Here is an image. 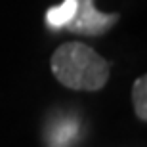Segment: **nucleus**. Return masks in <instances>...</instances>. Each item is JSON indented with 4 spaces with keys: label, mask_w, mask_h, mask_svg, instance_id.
<instances>
[{
    "label": "nucleus",
    "mask_w": 147,
    "mask_h": 147,
    "mask_svg": "<svg viewBox=\"0 0 147 147\" xmlns=\"http://www.w3.org/2000/svg\"><path fill=\"white\" fill-rule=\"evenodd\" d=\"M75 13V0H63L59 6H54L46 11V23L52 29H63Z\"/></svg>",
    "instance_id": "obj_3"
},
{
    "label": "nucleus",
    "mask_w": 147,
    "mask_h": 147,
    "mask_svg": "<svg viewBox=\"0 0 147 147\" xmlns=\"http://www.w3.org/2000/svg\"><path fill=\"white\" fill-rule=\"evenodd\" d=\"M132 101H134V111L136 117L142 122L147 120V76H140L134 86H132Z\"/></svg>",
    "instance_id": "obj_4"
},
{
    "label": "nucleus",
    "mask_w": 147,
    "mask_h": 147,
    "mask_svg": "<svg viewBox=\"0 0 147 147\" xmlns=\"http://www.w3.org/2000/svg\"><path fill=\"white\" fill-rule=\"evenodd\" d=\"M76 136V122L75 120H63L55 130H52L46 136V140H50V147H67L69 138Z\"/></svg>",
    "instance_id": "obj_5"
},
{
    "label": "nucleus",
    "mask_w": 147,
    "mask_h": 147,
    "mask_svg": "<svg viewBox=\"0 0 147 147\" xmlns=\"http://www.w3.org/2000/svg\"><path fill=\"white\" fill-rule=\"evenodd\" d=\"M119 13H103L94 6V0H75V13L63 29L82 36H99L119 21Z\"/></svg>",
    "instance_id": "obj_2"
},
{
    "label": "nucleus",
    "mask_w": 147,
    "mask_h": 147,
    "mask_svg": "<svg viewBox=\"0 0 147 147\" xmlns=\"http://www.w3.org/2000/svg\"><path fill=\"white\" fill-rule=\"evenodd\" d=\"M52 73L59 84L71 90L98 92L111 75L109 61L84 42H65L52 54Z\"/></svg>",
    "instance_id": "obj_1"
}]
</instances>
